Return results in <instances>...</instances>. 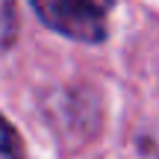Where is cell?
Returning a JSON list of instances; mask_svg holds the SVG:
<instances>
[{
  "mask_svg": "<svg viewBox=\"0 0 159 159\" xmlns=\"http://www.w3.org/2000/svg\"><path fill=\"white\" fill-rule=\"evenodd\" d=\"M112 9L109 3H89V0H47V3H33V12L53 27L56 33L71 35L77 41H103L106 35V12Z\"/></svg>",
  "mask_w": 159,
  "mask_h": 159,
  "instance_id": "cell-1",
  "label": "cell"
},
{
  "mask_svg": "<svg viewBox=\"0 0 159 159\" xmlns=\"http://www.w3.org/2000/svg\"><path fill=\"white\" fill-rule=\"evenodd\" d=\"M3 133H6V142H3V159H18V136H15V127H12L9 121H6Z\"/></svg>",
  "mask_w": 159,
  "mask_h": 159,
  "instance_id": "cell-2",
  "label": "cell"
}]
</instances>
